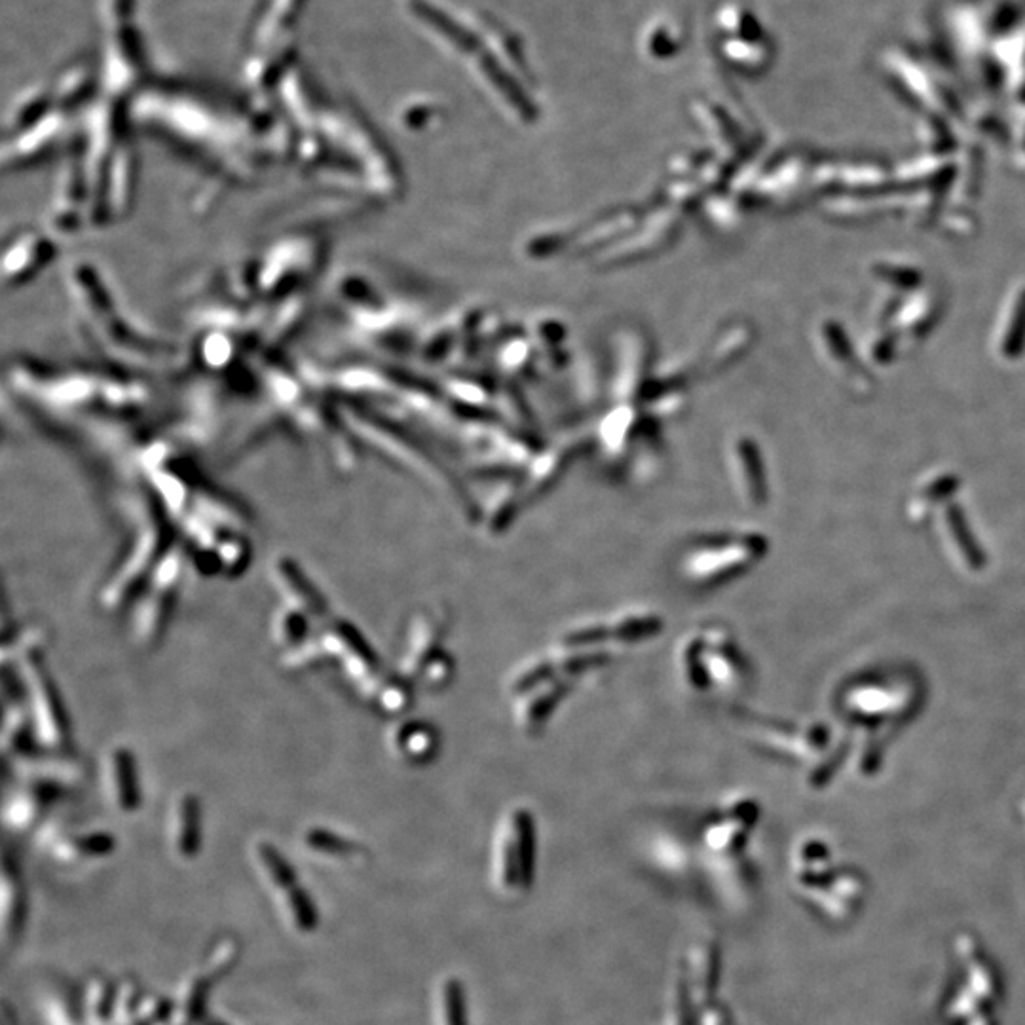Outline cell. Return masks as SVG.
<instances>
[{"instance_id": "6da1fadb", "label": "cell", "mask_w": 1025, "mask_h": 1025, "mask_svg": "<svg viewBox=\"0 0 1025 1025\" xmlns=\"http://www.w3.org/2000/svg\"><path fill=\"white\" fill-rule=\"evenodd\" d=\"M674 659L682 688L693 695L743 693L750 678L745 652L733 634L718 625L682 636Z\"/></svg>"}, {"instance_id": "7a4b0ae2", "label": "cell", "mask_w": 1025, "mask_h": 1025, "mask_svg": "<svg viewBox=\"0 0 1025 1025\" xmlns=\"http://www.w3.org/2000/svg\"><path fill=\"white\" fill-rule=\"evenodd\" d=\"M767 540L760 534H710L690 541L678 559V572L693 587L712 589L745 574L764 559Z\"/></svg>"}, {"instance_id": "3957f363", "label": "cell", "mask_w": 1025, "mask_h": 1025, "mask_svg": "<svg viewBox=\"0 0 1025 1025\" xmlns=\"http://www.w3.org/2000/svg\"><path fill=\"white\" fill-rule=\"evenodd\" d=\"M447 634L448 615L443 608H424L412 615L397 672L412 686L429 691L447 688L456 671L454 657L445 648Z\"/></svg>"}, {"instance_id": "277c9868", "label": "cell", "mask_w": 1025, "mask_h": 1025, "mask_svg": "<svg viewBox=\"0 0 1025 1025\" xmlns=\"http://www.w3.org/2000/svg\"><path fill=\"white\" fill-rule=\"evenodd\" d=\"M19 669L23 688L27 691L29 720L38 743L57 754L69 750V716L37 644H29V648L19 653Z\"/></svg>"}, {"instance_id": "5b68a950", "label": "cell", "mask_w": 1025, "mask_h": 1025, "mask_svg": "<svg viewBox=\"0 0 1025 1025\" xmlns=\"http://www.w3.org/2000/svg\"><path fill=\"white\" fill-rule=\"evenodd\" d=\"M251 862L264 887L274 898L287 927L297 934H312L319 925V914L312 896L300 883L295 868L280 849L266 839H257L251 847Z\"/></svg>"}, {"instance_id": "8992f818", "label": "cell", "mask_w": 1025, "mask_h": 1025, "mask_svg": "<svg viewBox=\"0 0 1025 1025\" xmlns=\"http://www.w3.org/2000/svg\"><path fill=\"white\" fill-rule=\"evenodd\" d=\"M663 633V617L648 608H629L606 619L576 623L560 634L555 644L568 648L602 650L614 653L625 648H638Z\"/></svg>"}, {"instance_id": "52a82bcc", "label": "cell", "mask_w": 1025, "mask_h": 1025, "mask_svg": "<svg viewBox=\"0 0 1025 1025\" xmlns=\"http://www.w3.org/2000/svg\"><path fill=\"white\" fill-rule=\"evenodd\" d=\"M183 560L181 549L173 543L164 559L158 562L147 591L139 598L131 631L141 648L150 650L164 638L183 576Z\"/></svg>"}, {"instance_id": "ba28073f", "label": "cell", "mask_w": 1025, "mask_h": 1025, "mask_svg": "<svg viewBox=\"0 0 1025 1025\" xmlns=\"http://www.w3.org/2000/svg\"><path fill=\"white\" fill-rule=\"evenodd\" d=\"M171 545L173 541L169 540L164 522H147L139 538L133 541L118 572L112 574L111 579L105 583L101 593L103 606L109 610H116L131 602V598L143 593V589L147 587L145 583L152 578L158 562L164 559Z\"/></svg>"}, {"instance_id": "9c48e42d", "label": "cell", "mask_w": 1025, "mask_h": 1025, "mask_svg": "<svg viewBox=\"0 0 1025 1025\" xmlns=\"http://www.w3.org/2000/svg\"><path fill=\"white\" fill-rule=\"evenodd\" d=\"M317 638L327 653V659L338 661L359 691L371 686L386 672L367 638L348 621H333Z\"/></svg>"}, {"instance_id": "30bf717a", "label": "cell", "mask_w": 1025, "mask_h": 1025, "mask_svg": "<svg viewBox=\"0 0 1025 1025\" xmlns=\"http://www.w3.org/2000/svg\"><path fill=\"white\" fill-rule=\"evenodd\" d=\"M105 800L118 815H133L141 807L139 771L130 748L116 745L103 758Z\"/></svg>"}, {"instance_id": "8fae6325", "label": "cell", "mask_w": 1025, "mask_h": 1025, "mask_svg": "<svg viewBox=\"0 0 1025 1025\" xmlns=\"http://www.w3.org/2000/svg\"><path fill=\"white\" fill-rule=\"evenodd\" d=\"M306 0H262L249 44L255 56L291 48V31Z\"/></svg>"}, {"instance_id": "7c38bea8", "label": "cell", "mask_w": 1025, "mask_h": 1025, "mask_svg": "<svg viewBox=\"0 0 1025 1025\" xmlns=\"http://www.w3.org/2000/svg\"><path fill=\"white\" fill-rule=\"evenodd\" d=\"M270 581L287 608L297 610L310 619H321L327 615L329 608L325 598L297 564V560L291 557H278L274 560L270 564Z\"/></svg>"}, {"instance_id": "4fadbf2b", "label": "cell", "mask_w": 1025, "mask_h": 1025, "mask_svg": "<svg viewBox=\"0 0 1025 1025\" xmlns=\"http://www.w3.org/2000/svg\"><path fill=\"white\" fill-rule=\"evenodd\" d=\"M204 834V811L196 794H179L169 809V853L181 862H190L200 855Z\"/></svg>"}, {"instance_id": "5bb4252c", "label": "cell", "mask_w": 1025, "mask_h": 1025, "mask_svg": "<svg viewBox=\"0 0 1025 1025\" xmlns=\"http://www.w3.org/2000/svg\"><path fill=\"white\" fill-rule=\"evenodd\" d=\"M63 788L52 784L25 781L16 788L6 802L4 822L12 832H29L48 815V809L56 802Z\"/></svg>"}, {"instance_id": "9a60e30c", "label": "cell", "mask_w": 1025, "mask_h": 1025, "mask_svg": "<svg viewBox=\"0 0 1025 1025\" xmlns=\"http://www.w3.org/2000/svg\"><path fill=\"white\" fill-rule=\"evenodd\" d=\"M393 756L409 765H426L437 756L441 748L439 731L428 720L410 718L393 724L388 735Z\"/></svg>"}, {"instance_id": "2e32d148", "label": "cell", "mask_w": 1025, "mask_h": 1025, "mask_svg": "<svg viewBox=\"0 0 1025 1025\" xmlns=\"http://www.w3.org/2000/svg\"><path fill=\"white\" fill-rule=\"evenodd\" d=\"M300 847L314 860L335 866H357L367 860V849L359 841L325 826L306 828L300 838Z\"/></svg>"}, {"instance_id": "e0dca14e", "label": "cell", "mask_w": 1025, "mask_h": 1025, "mask_svg": "<svg viewBox=\"0 0 1025 1025\" xmlns=\"http://www.w3.org/2000/svg\"><path fill=\"white\" fill-rule=\"evenodd\" d=\"M114 847H116V841L109 832H103V830L54 834L50 839V845H48L52 857L67 866L109 857L114 851Z\"/></svg>"}, {"instance_id": "ac0fdd59", "label": "cell", "mask_w": 1025, "mask_h": 1025, "mask_svg": "<svg viewBox=\"0 0 1025 1025\" xmlns=\"http://www.w3.org/2000/svg\"><path fill=\"white\" fill-rule=\"evenodd\" d=\"M25 887L19 876L18 868L4 857L2 862V891H0V931L2 944L10 948L18 940L21 927L25 923Z\"/></svg>"}, {"instance_id": "d6986e66", "label": "cell", "mask_w": 1025, "mask_h": 1025, "mask_svg": "<svg viewBox=\"0 0 1025 1025\" xmlns=\"http://www.w3.org/2000/svg\"><path fill=\"white\" fill-rule=\"evenodd\" d=\"M412 684L399 672H384L371 686L359 691L374 709L386 716H401L412 705Z\"/></svg>"}, {"instance_id": "ffe728a7", "label": "cell", "mask_w": 1025, "mask_h": 1025, "mask_svg": "<svg viewBox=\"0 0 1025 1025\" xmlns=\"http://www.w3.org/2000/svg\"><path fill=\"white\" fill-rule=\"evenodd\" d=\"M40 1014L46 1025H86L82 1012V995H76L67 984L46 989L40 1001Z\"/></svg>"}, {"instance_id": "44dd1931", "label": "cell", "mask_w": 1025, "mask_h": 1025, "mask_svg": "<svg viewBox=\"0 0 1025 1025\" xmlns=\"http://www.w3.org/2000/svg\"><path fill=\"white\" fill-rule=\"evenodd\" d=\"M310 617L283 606L272 619V638L283 653L304 644L310 636Z\"/></svg>"}, {"instance_id": "7402d4cb", "label": "cell", "mask_w": 1025, "mask_h": 1025, "mask_svg": "<svg viewBox=\"0 0 1025 1025\" xmlns=\"http://www.w3.org/2000/svg\"><path fill=\"white\" fill-rule=\"evenodd\" d=\"M240 955H242L240 942L236 938H232V936H223L205 953L204 961H202L200 967L209 976H213L217 982H221L232 970L236 969V965L240 961Z\"/></svg>"}, {"instance_id": "603a6c76", "label": "cell", "mask_w": 1025, "mask_h": 1025, "mask_svg": "<svg viewBox=\"0 0 1025 1025\" xmlns=\"http://www.w3.org/2000/svg\"><path fill=\"white\" fill-rule=\"evenodd\" d=\"M145 993L137 980H122L114 988V1005H112V1024L133 1025L139 1005Z\"/></svg>"}, {"instance_id": "cb8c5ba5", "label": "cell", "mask_w": 1025, "mask_h": 1025, "mask_svg": "<svg viewBox=\"0 0 1025 1025\" xmlns=\"http://www.w3.org/2000/svg\"><path fill=\"white\" fill-rule=\"evenodd\" d=\"M169 1012H171V999L164 995H156V993L154 995L145 993L133 1025H160L168 1018Z\"/></svg>"}, {"instance_id": "d4e9b609", "label": "cell", "mask_w": 1025, "mask_h": 1025, "mask_svg": "<svg viewBox=\"0 0 1025 1025\" xmlns=\"http://www.w3.org/2000/svg\"><path fill=\"white\" fill-rule=\"evenodd\" d=\"M200 1025H226L223 1022H202Z\"/></svg>"}]
</instances>
